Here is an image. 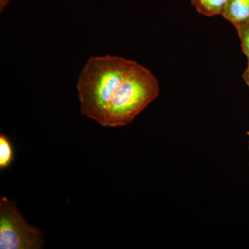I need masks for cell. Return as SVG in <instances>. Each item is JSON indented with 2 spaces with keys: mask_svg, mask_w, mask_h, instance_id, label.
I'll use <instances>...</instances> for the list:
<instances>
[{
  "mask_svg": "<svg viewBox=\"0 0 249 249\" xmlns=\"http://www.w3.org/2000/svg\"><path fill=\"white\" fill-rule=\"evenodd\" d=\"M82 114L104 127L130 124L160 94L157 77L138 62L91 57L77 83Z\"/></svg>",
  "mask_w": 249,
  "mask_h": 249,
  "instance_id": "cell-1",
  "label": "cell"
},
{
  "mask_svg": "<svg viewBox=\"0 0 249 249\" xmlns=\"http://www.w3.org/2000/svg\"><path fill=\"white\" fill-rule=\"evenodd\" d=\"M45 243L43 234L29 225L19 213L16 201L0 199V249H38Z\"/></svg>",
  "mask_w": 249,
  "mask_h": 249,
  "instance_id": "cell-2",
  "label": "cell"
},
{
  "mask_svg": "<svg viewBox=\"0 0 249 249\" xmlns=\"http://www.w3.org/2000/svg\"><path fill=\"white\" fill-rule=\"evenodd\" d=\"M222 16L233 26L249 21V0H229Z\"/></svg>",
  "mask_w": 249,
  "mask_h": 249,
  "instance_id": "cell-3",
  "label": "cell"
},
{
  "mask_svg": "<svg viewBox=\"0 0 249 249\" xmlns=\"http://www.w3.org/2000/svg\"><path fill=\"white\" fill-rule=\"evenodd\" d=\"M229 0H191V4L199 14L207 17L222 16Z\"/></svg>",
  "mask_w": 249,
  "mask_h": 249,
  "instance_id": "cell-4",
  "label": "cell"
},
{
  "mask_svg": "<svg viewBox=\"0 0 249 249\" xmlns=\"http://www.w3.org/2000/svg\"><path fill=\"white\" fill-rule=\"evenodd\" d=\"M14 160V150L11 142L4 134L0 135V169L10 168Z\"/></svg>",
  "mask_w": 249,
  "mask_h": 249,
  "instance_id": "cell-5",
  "label": "cell"
},
{
  "mask_svg": "<svg viewBox=\"0 0 249 249\" xmlns=\"http://www.w3.org/2000/svg\"><path fill=\"white\" fill-rule=\"evenodd\" d=\"M234 27L240 40L242 52L249 60V21L236 24Z\"/></svg>",
  "mask_w": 249,
  "mask_h": 249,
  "instance_id": "cell-6",
  "label": "cell"
},
{
  "mask_svg": "<svg viewBox=\"0 0 249 249\" xmlns=\"http://www.w3.org/2000/svg\"><path fill=\"white\" fill-rule=\"evenodd\" d=\"M242 78L246 83H247V86L249 88V60H248V63H247V67L246 68L245 72H244L243 75H242Z\"/></svg>",
  "mask_w": 249,
  "mask_h": 249,
  "instance_id": "cell-7",
  "label": "cell"
},
{
  "mask_svg": "<svg viewBox=\"0 0 249 249\" xmlns=\"http://www.w3.org/2000/svg\"><path fill=\"white\" fill-rule=\"evenodd\" d=\"M9 1L10 0H0V11H2L5 9Z\"/></svg>",
  "mask_w": 249,
  "mask_h": 249,
  "instance_id": "cell-8",
  "label": "cell"
},
{
  "mask_svg": "<svg viewBox=\"0 0 249 249\" xmlns=\"http://www.w3.org/2000/svg\"><path fill=\"white\" fill-rule=\"evenodd\" d=\"M247 134H248L249 138V131L247 132Z\"/></svg>",
  "mask_w": 249,
  "mask_h": 249,
  "instance_id": "cell-9",
  "label": "cell"
}]
</instances>
